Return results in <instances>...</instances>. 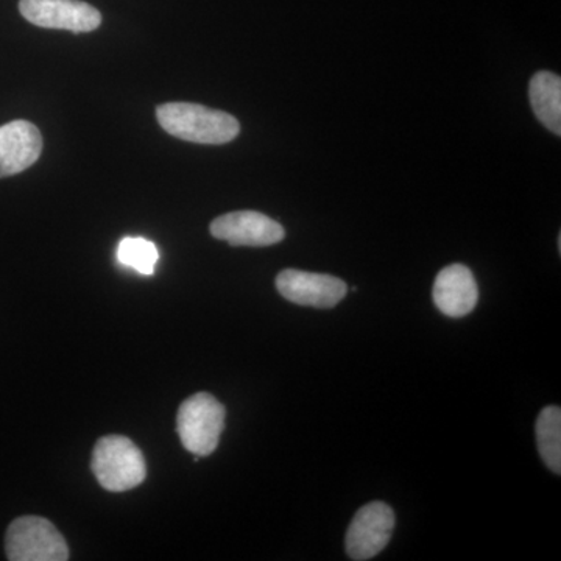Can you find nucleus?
<instances>
[{
	"label": "nucleus",
	"instance_id": "f257e3e1",
	"mask_svg": "<svg viewBox=\"0 0 561 561\" xmlns=\"http://www.w3.org/2000/svg\"><path fill=\"white\" fill-rule=\"evenodd\" d=\"M157 117L169 135L187 142L221 146L241 133V124L234 116L198 103H164L158 106Z\"/></svg>",
	"mask_w": 561,
	"mask_h": 561
},
{
	"label": "nucleus",
	"instance_id": "f03ea898",
	"mask_svg": "<svg viewBox=\"0 0 561 561\" xmlns=\"http://www.w3.org/2000/svg\"><path fill=\"white\" fill-rule=\"evenodd\" d=\"M91 468L103 489L113 493L136 489L147 476L142 453L130 438L122 435H108L98 442Z\"/></svg>",
	"mask_w": 561,
	"mask_h": 561
},
{
	"label": "nucleus",
	"instance_id": "7ed1b4c3",
	"mask_svg": "<svg viewBox=\"0 0 561 561\" xmlns=\"http://www.w3.org/2000/svg\"><path fill=\"white\" fill-rule=\"evenodd\" d=\"M227 409L206 391L192 394L176 413V431L184 448L195 457H206L216 451L225 430Z\"/></svg>",
	"mask_w": 561,
	"mask_h": 561
},
{
	"label": "nucleus",
	"instance_id": "20e7f679",
	"mask_svg": "<svg viewBox=\"0 0 561 561\" xmlns=\"http://www.w3.org/2000/svg\"><path fill=\"white\" fill-rule=\"evenodd\" d=\"M7 559L11 561H66L69 548L65 537L49 519L21 516L5 535Z\"/></svg>",
	"mask_w": 561,
	"mask_h": 561
},
{
	"label": "nucleus",
	"instance_id": "39448f33",
	"mask_svg": "<svg viewBox=\"0 0 561 561\" xmlns=\"http://www.w3.org/2000/svg\"><path fill=\"white\" fill-rule=\"evenodd\" d=\"M394 513L386 502H370L354 515L346 531L351 560L367 561L387 548L394 530Z\"/></svg>",
	"mask_w": 561,
	"mask_h": 561
},
{
	"label": "nucleus",
	"instance_id": "423d86ee",
	"mask_svg": "<svg viewBox=\"0 0 561 561\" xmlns=\"http://www.w3.org/2000/svg\"><path fill=\"white\" fill-rule=\"evenodd\" d=\"M20 11L41 28L88 33L102 24L101 11L81 0H21Z\"/></svg>",
	"mask_w": 561,
	"mask_h": 561
},
{
	"label": "nucleus",
	"instance_id": "0eeeda50",
	"mask_svg": "<svg viewBox=\"0 0 561 561\" xmlns=\"http://www.w3.org/2000/svg\"><path fill=\"white\" fill-rule=\"evenodd\" d=\"M276 289L287 301L317 309L335 308L348 294V286L341 278L295 268L279 273Z\"/></svg>",
	"mask_w": 561,
	"mask_h": 561
},
{
	"label": "nucleus",
	"instance_id": "6e6552de",
	"mask_svg": "<svg viewBox=\"0 0 561 561\" xmlns=\"http://www.w3.org/2000/svg\"><path fill=\"white\" fill-rule=\"evenodd\" d=\"M210 234L232 247H271L286 238L278 221L256 210H236L213 220Z\"/></svg>",
	"mask_w": 561,
	"mask_h": 561
},
{
	"label": "nucleus",
	"instance_id": "1a4fd4ad",
	"mask_svg": "<svg viewBox=\"0 0 561 561\" xmlns=\"http://www.w3.org/2000/svg\"><path fill=\"white\" fill-rule=\"evenodd\" d=\"M43 136L35 124L13 121L0 127V179L27 171L39 160Z\"/></svg>",
	"mask_w": 561,
	"mask_h": 561
},
{
	"label": "nucleus",
	"instance_id": "9d476101",
	"mask_svg": "<svg viewBox=\"0 0 561 561\" xmlns=\"http://www.w3.org/2000/svg\"><path fill=\"white\" fill-rule=\"evenodd\" d=\"M432 297L438 311L451 319H461L478 306V283L467 265H448L435 278Z\"/></svg>",
	"mask_w": 561,
	"mask_h": 561
},
{
	"label": "nucleus",
	"instance_id": "9b49d317",
	"mask_svg": "<svg viewBox=\"0 0 561 561\" xmlns=\"http://www.w3.org/2000/svg\"><path fill=\"white\" fill-rule=\"evenodd\" d=\"M531 110L538 121L553 135H561V79L557 73L541 70L529 84Z\"/></svg>",
	"mask_w": 561,
	"mask_h": 561
},
{
	"label": "nucleus",
	"instance_id": "f8f14e48",
	"mask_svg": "<svg viewBox=\"0 0 561 561\" xmlns=\"http://www.w3.org/2000/svg\"><path fill=\"white\" fill-rule=\"evenodd\" d=\"M537 445L549 470L561 474V409L548 405L537 420Z\"/></svg>",
	"mask_w": 561,
	"mask_h": 561
},
{
	"label": "nucleus",
	"instance_id": "ddd939ff",
	"mask_svg": "<svg viewBox=\"0 0 561 561\" xmlns=\"http://www.w3.org/2000/svg\"><path fill=\"white\" fill-rule=\"evenodd\" d=\"M157 245L142 238L124 239L117 247V260L127 267L135 268L140 275H153L157 267Z\"/></svg>",
	"mask_w": 561,
	"mask_h": 561
}]
</instances>
